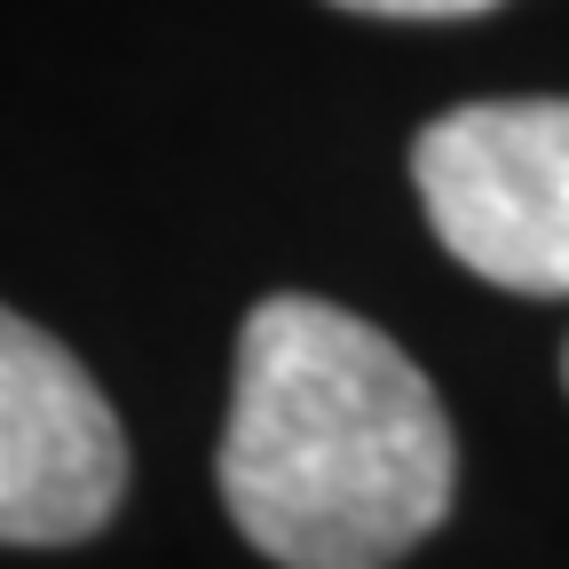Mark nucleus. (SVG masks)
Wrapping results in <instances>:
<instances>
[{
    "label": "nucleus",
    "instance_id": "obj_2",
    "mask_svg": "<svg viewBox=\"0 0 569 569\" xmlns=\"http://www.w3.org/2000/svg\"><path fill=\"white\" fill-rule=\"evenodd\" d=\"M443 253L498 293H569V96L459 103L411 142Z\"/></svg>",
    "mask_w": 569,
    "mask_h": 569
},
{
    "label": "nucleus",
    "instance_id": "obj_3",
    "mask_svg": "<svg viewBox=\"0 0 569 569\" xmlns=\"http://www.w3.org/2000/svg\"><path fill=\"white\" fill-rule=\"evenodd\" d=\"M127 498V436L80 356L0 309V546H80Z\"/></svg>",
    "mask_w": 569,
    "mask_h": 569
},
{
    "label": "nucleus",
    "instance_id": "obj_1",
    "mask_svg": "<svg viewBox=\"0 0 569 569\" xmlns=\"http://www.w3.org/2000/svg\"><path fill=\"white\" fill-rule=\"evenodd\" d=\"M459 443L411 356L332 301L277 293L238 332L222 507L277 569H396L451 515Z\"/></svg>",
    "mask_w": 569,
    "mask_h": 569
},
{
    "label": "nucleus",
    "instance_id": "obj_5",
    "mask_svg": "<svg viewBox=\"0 0 569 569\" xmlns=\"http://www.w3.org/2000/svg\"><path fill=\"white\" fill-rule=\"evenodd\" d=\"M561 380H569V348H561Z\"/></svg>",
    "mask_w": 569,
    "mask_h": 569
},
{
    "label": "nucleus",
    "instance_id": "obj_4",
    "mask_svg": "<svg viewBox=\"0 0 569 569\" xmlns=\"http://www.w3.org/2000/svg\"><path fill=\"white\" fill-rule=\"evenodd\" d=\"M332 9L396 17V24H451V17H482V9H498V0H332Z\"/></svg>",
    "mask_w": 569,
    "mask_h": 569
}]
</instances>
